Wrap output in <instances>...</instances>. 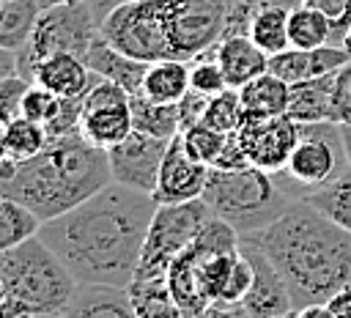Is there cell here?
Masks as SVG:
<instances>
[{
  "label": "cell",
  "mask_w": 351,
  "mask_h": 318,
  "mask_svg": "<svg viewBox=\"0 0 351 318\" xmlns=\"http://www.w3.org/2000/svg\"><path fill=\"white\" fill-rule=\"evenodd\" d=\"M332 110H335V123H351V60L335 71Z\"/></svg>",
  "instance_id": "obj_36"
},
{
  "label": "cell",
  "mask_w": 351,
  "mask_h": 318,
  "mask_svg": "<svg viewBox=\"0 0 351 318\" xmlns=\"http://www.w3.org/2000/svg\"><path fill=\"white\" fill-rule=\"evenodd\" d=\"M156 200L110 181L71 211L41 225V238L69 266L80 285H118L134 280Z\"/></svg>",
  "instance_id": "obj_1"
},
{
  "label": "cell",
  "mask_w": 351,
  "mask_h": 318,
  "mask_svg": "<svg viewBox=\"0 0 351 318\" xmlns=\"http://www.w3.org/2000/svg\"><path fill=\"white\" fill-rule=\"evenodd\" d=\"M214 55L222 66V74L228 80V88H241L250 80L269 71V55L244 33L228 36L214 47Z\"/></svg>",
  "instance_id": "obj_18"
},
{
  "label": "cell",
  "mask_w": 351,
  "mask_h": 318,
  "mask_svg": "<svg viewBox=\"0 0 351 318\" xmlns=\"http://www.w3.org/2000/svg\"><path fill=\"white\" fill-rule=\"evenodd\" d=\"M134 132L132 118V93L110 80H99L85 101L80 115V137L96 148H112Z\"/></svg>",
  "instance_id": "obj_11"
},
{
  "label": "cell",
  "mask_w": 351,
  "mask_h": 318,
  "mask_svg": "<svg viewBox=\"0 0 351 318\" xmlns=\"http://www.w3.org/2000/svg\"><path fill=\"white\" fill-rule=\"evenodd\" d=\"M288 5H277V3H266V0H255V11L247 27V36L269 55H280L285 49H291V38H288V19H291Z\"/></svg>",
  "instance_id": "obj_24"
},
{
  "label": "cell",
  "mask_w": 351,
  "mask_h": 318,
  "mask_svg": "<svg viewBox=\"0 0 351 318\" xmlns=\"http://www.w3.org/2000/svg\"><path fill=\"white\" fill-rule=\"evenodd\" d=\"M197 318H252L250 310L244 307V302H225V299H214L203 307V313Z\"/></svg>",
  "instance_id": "obj_39"
},
{
  "label": "cell",
  "mask_w": 351,
  "mask_h": 318,
  "mask_svg": "<svg viewBox=\"0 0 351 318\" xmlns=\"http://www.w3.org/2000/svg\"><path fill=\"white\" fill-rule=\"evenodd\" d=\"M101 77L85 63V58L74 55V52H55L47 55L36 71H33V82L52 90L60 99H74V96H85Z\"/></svg>",
  "instance_id": "obj_17"
},
{
  "label": "cell",
  "mask_w": 351,
  "mask_h": 318,
  "mask_svg": "<svg viewBox=\"0 0 351 318\" xmlns=\"http://www.w3.org/2000/svg\"><path fill=\"white\" fill-rule=\"evenodd\" d=\"M85 63H88L99 77H104V80H110V82L126 88L129 93H137V90L143 88V80H145V71H148V63H143V60H137V58L121 52V49L112 47L104 36H99V38L90 44L88 55H85Z\"/></svg>",
  "instance_id": "obj_20"
},
{
  "label": "cell",
  "mask_w": 351,
  "mask_h": 318,
  "mask_svg": "<svg viewBox=\"0 0 351 318\" xmlns=\"http://www.w3.org/2000/svg\"><path fill=\"white\" fill-rule=\"evenodd\" d=\"M296 318H335V313L326 304H310V307L296 310Z\"/></svg>",
  "instance_id": "obj_43"
},
{
  "label": "cell",
  "mask_w": 351,
  "mask_h": 318,
  "mask_svg": "<svg viewBox=\"0 0 351 318\" xmlns=\"http://www.w3.org/2000/svg\"><path fill=\"white\" fill-rule=\"evenodd\" d=\"M101 36L121 52L154 63L170 58V44L162 22L159 0H134L112 8L101 19Z\"/></svg>",
  "instance_id": "obj_10"
},
{
  "label": "cell",
  "mask_w": 351,
  "mask_h": 318,
  "mask_svg": "<svg viewBox=\"0 0 351 318\" xmlns=\"http://www.w3.org/2000/svg\"><path fill=\"white\" fill-rule=\"evenodd\" d=\"M326 307L335 313V318H351V285L340 288V291L326 302Z\"/></svg>",
  "instance_id": "obj_40"
},
{
  "label": "cell",
  "mask_w": 351,
  "mask_h": 318,
  "mask_svg": "<svg viewBox=\"0 0 351 318\" xmlns=\"http://www.w3.org/2000/svg\"><path fill=\"white\" fill-rule=\"evenodd\" d=\"M99 36H101V19L93 8V0H77V3L44 8L27 44L16 49L19 77L33 82L36 66L55 52H74L85 58Z\"/></svg>",
  "instance_id": "obj_6"
},
{
  "label": "cell",
  "mask_w": 351,
  "mask_h": 318,
  "mask_svg": "<svg viewBox=\"0 0 351 318\" xmlns=\"http://www.w3.org/2000/svg\"><path fill=\"white\" fill-rule=\"evenodd\" d=\"M66 318H137L129 291L118 285H80L63 310Z\"/></svg>",
  "instance_id": "obj_21"
},
{
  "label": "cell",
  "mask_w": 351,
  "mask_h": 318,
  "mask_svg": "<svg viewBox=\"0 0 351 318\" xmlns=\"http://www.w3.org/2000/svg\"><path fill=\"white\" fill-rule=\"evenodd\" d=\"M211 217L214 214L203 197L189 203L156 206L134 277H167V269L176 260V255L200 236Z\"/></svg>",
  "instance_id": "obj_9"
},
{
  "label": "cell",
  "mask_w": 351,
  "mask_h": 318,
  "mask_svg": "<svg viewBox=\"0 0 351 318\" xmlns=\"http://www.w3.org/2000/svg\"><path fill=\"white\" fill-rule=\"evenodd\" d=\"M44 219L14 197H0V249H11L41 233Z\"/></svg>",
  "instance_id": "obj_30"
},
{
  "label": "cell",
  "mask_w": 351,
  "mask_h": 318,
  "mask_svg": "<svg viewBox=\"0 0 351 318\" xmlns=\"http://www.w3.org/2000/svg\"><path fill=\"white\" fill-rule=\"evenodd\" d=\"M170 58L195 60L228 38L236 0H159Z\"/></svg>",
  "instance_id": "obj_8"
},
{
  "label": "cell",
  "mask_w": 351,
  "mask_h": 318,
  "mask_svg": "<svg viewBox=\"0 0 351 318\" xmlns=\"http://www.w3.org/2000/svg\"><path fill=\"white\" fill-rule=\"evenodd\" d=\"M189 90H192V77H189V63L186 60L165 58V60L148 63L140 93H145L151 101L178 104Z\"/></svg>",
  "instance_id": "obj_23"
},
{
  "label": "cell",
  "mask_w": 351,
  "mask_h": 318,
  "mask_svg": "<svg viewBox=\"0 0 351 318\" xmlns=\"http://www.w3.org/2000/svg\"><path fill=\"white\" fill-rule=\"evenodd\" d=\"M0 143H3V162H0V181H3L16 170V164L38 156L49 145V134L44 123L16 115L8 123H3Z\"/></svg>",
  "instance_id": "obj_19"
},
{
  "label": "cell",
  "mask_w": 351,
  "mask_h": 318,
  "mask_svg": "<svg viewBox=\"0 0 351 318\" xmlns=\"http://www.w3.org/2000/svg\"><path fill=\"white\" fill-rule=\"evenodd\" d=\"M332 85H335V71L296 82L291 85V101H288V118L296 123H335V110H332Z\"/></svg>",
  "instance_id": "obj_22"
},
{
  "label": "cell",
  "mask_w": 351,
  "mask_h": 318,
  "mask_svg": "<svg viewBox=\"0 0 351 318\" xmlns=\"http://www.w3.org/2000/svg\"><path fill=\"white\" fill-rule=\"evenodd\" d=\"M348 60H351V52L340 44H326V47H315V49H293L291 47V49L269 58V71L282 77L288 85H296V82H307V80L332 74Z\"/></svg>",
  "instance_id": "obj_16"
},
{
  "label": "cell",
  "mask_w": 351,
  "mask_h": 318,
  "mask_svg": "<svg viewBox=\"0 0 351 318\" xmlns=\"http://www.w3.org/2000/svg\"><path fill=\"white\" fill-rule=\"evenodd\" d=\"M167 145H170V140L151 137V134H143V132L134 129L126 140H121L118 145L107 148L112 181L154 197Z\"/></svg>",
  "instance_id": "obj_13"
},
{
  "label": "cell",
  "mask_w": 351,
  "mask_h": 318,
  "mask_svg": "<svg viewBox=\"0 0 351 318\" xmlns=\"http://www.w3.org/2000/svg\"><path fill=\"white\" fill-rule=\"evenodd\" d=\"M41 8H52V5H63V3H77V0H36Z\"/></svg>",
  "instance_id": "obj_46"
},
{
  "label": "cell",
  "mask_w": 351,
  "mask_h": 318,
  "mask_svg": "<svg viewBox=\"0 0 351 318\" xmlns=\"http://www.w3.org/2000/svg\"><path fill=\"white\" fill-rule=\"evenodd\" d=\"M335 36V19L310 3H302L291 11L288 19V38L293 49H315L332 44Z\"/></svg>",
  "instance_id": "obj_27"
},
{
  "label": "cell",
  "mask_w": 351,
  "mask_h": 318,
  "mask_svg": "<svg viewBox=\"0 0 351 318\" xmlns=\"http://www.w3.org/2000/svg\"><path fill=\"white\" fill-rule=\"evenodd\" d=\"M0 280L3 296L33 313H63L80 288L77 277L41 236L3 249Z\"/></svg>",
  "instance_id": "obj_5"
},
{
  "label": "cell",
  "mask_w": 351,
  "mask_h": 318,
  "mask_svg": "<svg viewBox=\"0 0 351 318\" xmlns=\"http://www.w3.org/2000/svg\"><path fill=\"white\" fill-rule=\"evenodd\" d=\"M126 291L137 318H186L167 288V277H134Z\"/></svg>",
  "instance_id": "obj_26"
},
{
  "label": "cell",
  "mask_w": 351,
  "mask_h": 318,
  "mask_svg": "<svg viewBox=\"0 0 351 318\" xmlns=\"http://www.w3.org/2000/svg\"><path fill=\"white\" fill-rule=\"evenodd\" d=\"M236 140L252 167L280 173L296 148L299 123L288 115H244Z\"/></svg>",
  "instance_id": "obj_12"
},
{
  "label": "cell",
  "mask_w": 351,
  "mask_h": 318,
  "mask_svg": "<svg viewBox=\"0 0 351 318\" xmlns=\"http://www.w3.org/2000/svg\"><path fill=\"white\" fill-rule=\"evenodd\" d=\"M348 170L346 145L340 134V123H299L296 148L285 164V170L274 173L280 186L302 200L304 195L337 181Z\"/></svg>",
  "instance_id": "obj_7"
},
{
  "label": "cell",
  "mask_w": 351,
  "mask_h": 318,
  "mask_svg": "<svg viewBox=\"0 0 351 318\" xmlns=\"http://www.w3.org/2000/svg\"><path fill=\"white\" fill-rule=\"evenodd\" d=\"M58 110H60V96H55L52 90H47V88H41V85L30 82V88H27L25 96H22V110H19V115H25V118L38 121V123L47 126V123L58 115Z\"/></svg>",
  "instance_id": "obj_35"
},
{
  "label": "cell",
  "mask_w": 351,
  "mask_h": 318,
  "mask_svg": "<svg viewBox=\"0 0 351 318\" xmlns=\"http://www.w3.org/2000/svg\"><path fill=\"white\" fill-rule=\"evenodd\" d=\"M30 88V80L14 74V77H3L0 82V115H3V123H8L11 118L19 115L22 110V96L25 90Z\"/></svg>",
  "instance_id": "obj_37"
},
{
  "label": "cell",
  "mask_w": 351,
  "mask_h": 318,
  "mask_svg": "<svg viewBox=\"0 0 351 318\" xmlns=\"http://www.w3.org/2000/svg\"><path fill=\"white\" fill-rule=\"evenodd\" d=\"M36 315H38V313L27 310L25 304H19V302L3 296V318H36Z\"/></svg>",
  "instance_id": "obj_41"
},
{
  "label": "cell",
  "mask_w": 351,
  "mask_h": 318,
  "mask_svg": "<svg viewBox=\"0 0 351 318\" xmlns=\"http://www.w3.org/2000/svg\"><path fill=\"white\" fill-rule=\"evenodd\" d=\"M208 99H211V96H206V93H200V90H189V93L178 101V112H181V132L203 121V112H206V107H208Z\"/></svg>",
  "instance_id": "obj_38"
},
{
  "label": "cell",
  "mask_w": 351,
  "mask_h": 318,
  "mask_svg": "<svg viewBox=\"0 0 351 318\" xmlns=\"http://www.w3.org/2000/svg\"><path fill=\"white\" fill-rule=\"evenodd\" d=\"M110 181L107 151L74 134L49 140L38 156L16 164V170L0 181V195L25 203L49 222L104 189Z\"/></svg>",
  "instance_id": "obj_3"
},
{
  "label": "cell",
  "mask_w": 351,
  "mask_h": 318,
  "mask_svg": "<svg viewBox=\"0 0 351 318\" xmlns=\"http://www.w3.org/2000/svg\"><path fill=\"white\" fill-rule=\"evenodd\" d=\"M239 249L250 258V263L255 269L252 288L244 296V307L250 310V315L252 318H277V315L291 313L293 302H291L288 285H285L282 274L274 269V263L266 258V252L255 241H250L244 236L239 238Z\"/></svg>",
  "instance_id": "obj_15"
},
{
  "label": "cell",
  "mask_w": 351,
  "mask_h": 318,
  "mask_svg": "<svg viewBox=\"0 0 351 318\" xmlns=\"http://www.w3.org/2000/svg\"><path fill=\"white\" fill-rule=\"evenodd\" d=\"M241 118H244V107H241L239 88H225L222 93L211 96L208 107L203 112V123H208L211 129L225 132V134H236Z\"/></svg>",
  "instance_id": "obj_33"
},
{
  "label": "cell",
  "mask_w": 351,
  "mask_h": 318,
  "mask_svg": "<svg viewBox=\"0 0 351 318\" xmlns=\"http://www.w3.org/2000/svg\"><path fill=\"white\" fill-rule=\"evenodd\" d=\"M189 77H192V90H200L206 96H217L228 88V80L222 74V66H219L214 49L189 60Z\"/></svg>",
  "instance_id": "obj_34"
},
{
  "label": "cell",
  "mask_w": 351,
  "mask_h": 318,
  "mask_svg": "<svg viewBox=\"0 0 351 318\" xmlns=\"http://www.w3.org/2000/svg\"><path fill=\"white\" fill-rule=\"evenodd\" d=\"M302 200L310 203L313 208H318L321 214H326L332 222H337L340 228H346L351 233V167L337 181L304 195Z\"/></svg>",
  "instance_id": "obj_31"
},
{
  "label": "cell",
  "mask_w": 351,
  "mask_h": 318,
  "mask_svg": "<svg viewBox=\"0 0 351 318\" xmlns=\"http://www.w3.org/2000/svg\"><path fill=\"white\" fill-rule=\"evenodd\" d=\"M36 318H66L63 313H38Z\"/></svg>",
  "instance_id": "obj_48"
},
{
  "label": "cell",
  "mask_w": 351,
  "mask_h": 318,
  "mask_svg": "<svg viewBox=\"0 0 351 318\" xmlns=\"http://www.w3.org/2000/svg\"><path fill=\"white\" fill-rule=\"evenodd\" d=\"M244 238L255 241L282 274L293 310L326 304L351 285V233L304 200Z\"/></svg>",
  "instance_id": "obj_2"
},
{
  "label": "cell",
  "mask_w": 351,
  "mask_h": 318,
  "mask_svg": "<svg viewBox=\"0 0 351 318\" xmlns=\"http://www.w3.org/2000/svg\"><path fill=\"white\" fill-rule=\"evenodd\" d=\"M340 134H343V145H346V159L351 167V123H340Z\"/></svg>",
  "instance_id": "obj_45"
},
{
  "label": "cell",
  "mask_w": 351,
  "mask_h": 318,
  "mask_svg": "<svg viewBox=\"0 0 351 318\" xmlns=\"http://www.w3.org/2000/svg\"><path fill=\"white\" fill-rule=\"evenodd\" d=\"M340 47H346V49L351 52V25L346 27V33H343V38H340Z\"/></svg>",
  "instance_id": "obj_47"
},
{
  "label": "cell",
  "mask_w": 351,
  "mask_h": 318,
  "mask_svg": "<svg viewBox=\"0 0 351 318\" xmlns=\"http://www.w3.org/2000/svg\"><path fill=\"white\" fill-rule=\"evenodd\" d=\"M211 167L192 159L189 151L184 148L181 134H176L167 145V154L162 159L159 181L154 189V200L159 206H173V203H189L203 197L206 181H208Z\"/></svg>",
  "instance_id": "obj_14"
},
{
  "label": "cell",
  "mask_w": 351,
  "mask_h": 318,
  "mask_svg": "<svg viewBox=\"0 0 351 318\" xmlns=\"http://www.w3.org/2000/svg\"><path fill=\"white\" fill-rule=\"evenodd\" d=\"M41 5L36 0H3L0 8V47L3 49H22L36 30L41 16Z\"/></svg>",
  "instance_id": "obj_29"
},
{
  "label": "cell",
  "mask_w": 351,
  "mask_h": 318,
  "mask_svg": "<svg viewBox=\"0 0 351 318\" xmlns=\"http://www.w3.org/2000/svg\"><path fill=\"white\" fill-rule=\"evenodd\" d=\"M304 3H310V5H315V8H324L332 19H340L348 0H304Z\"/></svg>",
  "instance_id": "obj_42"
},
{
  "label": "cell",
  "mask_w": 351,
  "mask_h": 318,
  "mask_svg": "<svg viewBox=\"0 0 351 318\" xmlns=\"http://www.w3.org/2000/svg\"><path fill=\"white\" fill-rule=\"evenodd\" d=\"M181 140H184V148L189 151V156H192V159H197V162H203V164L214 167V164H217V159L222 156V151H225V145H228L230 134L217 132V129H211L208 123H203V121H200V123H195V126L184 129V132H181Z\"/></svg>",
  "instance_id": "obj_32"
},
{
  "label": "cell",
  "mask_w": 351,
  "mask_h": 318,
  "mask_svg": "<svg viewBox=\"0 0 351 318\" xmlns=\"http://www.w3.org/2000/svg\"><path fill=\"white\" fill-rule=\"evenodd\" d=\"M244 115H285L291 101V85L274 71H263L239 88Z\"/></svg>",
  "instance_id": "obj_25"
},
{
  "label": "cell",
  "mask_w": 351,
  "mask_h": 318,
  "mask_svg": "<svg viewBox=\"0 0 351 318\" xmlns=\"http://www.w3.org/2000/svg\"><path fill=\"white\" fill-rule=\"evenodd\" d=\"M203 200L214 217L236 228L239 236L258 233L282 217L296 200L280 186L274 173L258 170L252 164L239 170L211 167Z\"/></svg>",
  "instance_id": "obj_4"
},
{
  "label": "cell",
  "mask_w": 351,
  "mask_h": 318,
  "mask_svg": "<svg viewBox=\"0 0 351 318\" xmlns=\"http://www.w3.org/2000/svg\"><path fill=\"white\" fill-rule=\"evenodd\" d=\"M132 118H134V129L151 137H162V140H173L176 134H181V112L178 104H159L151 101L145 93H132Z\"/></svg>",
  "instance_id": "obj_28"
},
{
  "label": "cell",
  "mask_w": 351,
  "mask_h": 318,
  "mask_svg": "<svg viewBox=\"0 0 351 318\" xmlns=\"http://www.w3.org/2000/svg\"><path fill=\"white\" fill-rule=\"evenodd\" d=\"M277 318H296V310H291V313H285V315H277Z\"/></svg>",
  "instance_id": "obj_49"
},
{
  "label": "cell",
  "mask_w": 351,
  "mask_h": 318,
  "mask_svg": "<svg viewBox=\"0 0 351 318\" xmlns=\"http://www.w3.org/2000/svg\"><path fill=\"white\" fill-rule=\"evenodd\" d=\"M123 3H134V0H93V8H96V14H99V19H104L112 8L123 5Z\"/></svg>",
  "instance_id": "obj_44"
}]
</instances>
